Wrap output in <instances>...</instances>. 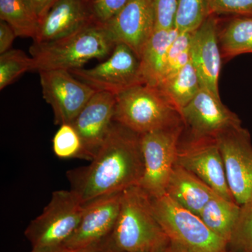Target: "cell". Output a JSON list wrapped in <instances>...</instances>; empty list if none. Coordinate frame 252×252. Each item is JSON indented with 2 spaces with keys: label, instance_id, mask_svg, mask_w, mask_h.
<instances>
[{
  "label": "cell",
  "instance_id": "1f68e13d",
  "mask_svg": "<svg viewBox=\"0 0 252 252\" xmlns=\"http://www.w3.org/2000/svg\"><path fill=\"white\" fill-rule=\"evenodd\" d=\"M38 21H41L59 0H25Z\"/></svg>",
  "mask_w": 252,
  "mask_h": 252
},
{
  "label": "cell",
  "instance_id": "d4e9b609",
  "mask_svg": "<svg viewBox=\"0 0 252 252\" xmlns=\"http://www.w3.org/2000/svg\"><path fill=\"white\" fill-rule=\"evenodd\" d=\"M207 16L206 0H177L175 28L179 32H193Z\"/></svg>",
  "mask_w": 252,
  "mask_h": 252
},
{
  "label": "cell",
  "instance_id": "7c38bea8",
  "mask_svg": "<svg viewBox=\"0 0 252 252\" xmlns=\"http://www.w3.org/2000/svg\"><path fill=\"white\" fill-rule=\"evenodd\" d=\"M180 114L190 138L217 139L225 131L242 125L238 116L225 107L220 97L203 88Z\"/></svg>",
  "mask_w": 252,
  "mask_h": 252
},
{
  "label": "cell",
  "instance_id": "d590c367",
  "mask_svg": "<svg viewBox=\"0 0 252 252\" xmlns=\"http://www.w3.org/2000/svg\"><path fill=\"white\" fill-rule=\"evenodd\" d=\"M66 251H67L66 249L60 247L57 248L44 249V250H33L32 249L31 252H66Z\"/></svg>",
  "mask_w": 252,
  "mask_h": 252
},
{
  "label": "cell",
  "instance_id": "603a6c76",
  "mask_svg": "<svg viewBox=\"0 0 252 252\" xmlns=\"http://www.w3.org/2000/svg\"><path fill=\"white\" fill-rule=\"evenodd\" d=\"M0 18L9 24L17 36L34 39L39 21L25 0H0Z\"/></svg>",
  "mask_w": 252,
  "mask_h": 252
},
{
  "label": "cell",
  "instance_id": "4fadbf2b",
  "mask_svg": "<svg viewBox=\"0 0 252 252\" xmlns=\"http://www.w3.org/2000/svg\"><path fill=\"white\" fill-rule=\"evenodd\" d=\"M122 193L104 195L84 204V211L77 229L63 248L80 250L98 245L107 239L117 222Z\"/></svg>",
  "mask_w": 252,
  "mask_h": 252
},
{
  "label": "cell",
  "instance_id": "e575fe53",
  "mask_svg": "<svg viewBox=\"0 0 252 252\" xmlns=\"http://www.w3.org/2000/svg\"><path fill=\"white\" fill-rule=\"evenodd\" d=\"M102 243H103V242H102ZM102 243H99L98 245H93V246L89 247V248L80 249V250H67L66 252H97Z\"/></svg>",
  "mask_w": 252,
  "mask_h": 252
},
{
  "label": "cell",
  "instance_id": "cb8c5ba5",
  "mask_svg": "<svg viewBox=\"0 0 252 252\" xmlns=\"http://www.w3.org/2000/svg\"><path fill=\"white\" fill-rule=\"evenodd\" d=\"M53 151L59 158H81L89 160L80 135L72 124L60 126L53 138Z\"/></svg>",
  "mask_w": 252,
  "mask_h": 252
},
{
  "label": "cell",
  "instance_id": "9a60e30c",
  "mask_svg": "<svg viewBox=\"0 0 252 252\" xmlns=\"http://www.w3.org/2000/svg\"><path fill=\"white\" fill-rule=\"evenodd\" d=\"M219 18L207 16L192 34L190 62L196 70L201 88L218 97L219 79L221 68L222 55L218 38Z\"/></svg>",
  "mask_w": 252,
  "mask_h": 252
},
{
  "label": "cell",
  "instance_id": "ba28073f",
  "mask_svg": "<svg viewBox=\"0 0 252 252\" xmlns=\"http://www.w3.org/2000/svg\"><path fill=\"white\" fill-rule=\"evenodd\" d=\"M69 72L94 91L116 96L133 86L144 84L140 59L130 47L122 43L116 44L104 62L90 69L80 68Z\"/></svg>",
  "mask_w": 252,
  "mask_h": 252
},
{
  "label": "cell",
  "instance_id": "277c9868",
  "mask_svg": "<svg viewBox=\"0 0 252 252\" xmlns=\"http://www.w3.org/2000/svg\"><path fill=\"white\" fill-rule=\"evenodd\" d=\"M116 98L114 122L138 135L183 123L180 112L158 87L139 84Z\"/></svg>",
  "mask_w": 252,
  "mask_h": 252
},
{
  "label": "cell",
  "instance_id": "ac0fdd59",
  "mask_svg": "<svg viewBox=\"0 0 252 252\" xmlns=\"http://www.w3.org/2000/svg\"><path fill=\"white\" fill-rule=\"evenodd\" d=\"M165 193L181 206L198 215L207 203L218 195L198 177L177 163L170 175Z\"/></svg>",
  "mask_w": 252,
  "mask_h": 252
},
{
  "label": "cell",
  "instance_id": "8fae6325",
  "mask_svg": "<svg viewBox=\"0 0 252 252\" xmlns=\"http://www.w3.org/2000/svg\"><path fill=\"white\" fill-rule=\"evenodd\" d=\"M177 163L198 177L220 196L235 201L217 139L190 138L184 144L181 142Z\"/></svg>",
  "mask_w": 252,
  "mask_h": 252
},
{
  "label": "cell",
  "instance_id": "9c48e42d",
  "mask_svg": "<svg viewBox=\"0 0 252 252\" xmlns=\"http://www.w3.org/2000/svg\"><path fill=\"white\" fill-rule=\"evenodd\" d=\"M223 157L228 187L235 203L243 205L252 196L251 135L240 125L217 137Z\"/></svg>",
  "mask_w": 252,
  "mask_h": 252
},
{
  "label": "cell",
  "instance_id": "4316f807",
  "mask_svg": "<svg viewBox=\"0 0 252 252\" xmlns=\"http://www.w3.org/2000/svg\"><path fill=\"white\" fill-rule=\"evenodd\" d=\"M228 252H252V196L240 205V214L228 244Z\"/></svg>",
  "mask_w": 252,
  "mask_h": 252
},
{
  "label": "cell",
  "instance_id": "d6a6232c",
  "mask_svg": "<svg viewBox=\"0 0 252 252\" xmlns=\"http://www.w3.org/2000/svg\"><path fill=\"white\" fill-rule=\"evenodd\" d=\"M16 33L9 24L4 21L0 22V54L9 51L16 39Z\"/></svg>",
  "mask_w": 252,
  "mask_h": 252
},
{
  "label": "cell",
  "instance_id": "5b68a950",
  "mask_svg": "<svg viewBox=\"0 0 252 252\" xmlns=\"http://www.w3.org/2000/svg\"><path fill=\"white\" fill-rule=\"evenodd\" d=\"M154 215L172 243L187 252H228V243L212 231L198 215L166 193L151 198Z\"/></svg>",
  "mask_w": 252,
  "mask_h": 252
},
{
  "label": "cell",
  "instance_id": "83f0119b",
  "mask_svg": "<svg viewBox=\"0 0 252 252\" xmlns=\"http://www.w3.org/2000/svg\"><path fill=\"white\" fill-rule=\"evenodd\" d=\"M192 34L193 32H179L172 41L167 52L162 81L171 77L190 62Z\"/></svg>",
  "mask_w": 252,
  "mask_h": 252
},
{
  "label": "cell",
  "instance_id": "836d02e7",
  "mask_svg": "<svg viewBox=\"0 0 252 252\" xmlns=\"http://www.w3.org/2000/svg\"><path fill=\"white\" fill-rule=\"evenodd\" d=\"M154 252H187L183 248L177 245V244L172 243L170 240L161 248L158 249Z\"/></svg>",
  "mask_w": 252,
  "mask_h": 252
},
{
  "label": "cell",
  "instance_id": "ffe728a7",
  "mask_svg": "<svg viewBox=\"0 0 252 252\" xmlns=\"http://www.w3.org/2000/svg\"><path fill=\"white\" fill-rule=\"evenodd\" d=\"M218 38L223 59L252 54V17L230 16L223 25L219 19Z\"/></svg>",
  "mask_w": 252,
  "mask_h": 252
},
{
  "label": "cell",
  "instance_id": "7402d4cb",
  "mask_svg": "<svg viewBox=\"0 0 252 252\" xmlns=\"http://www.w3.org/2000/svg\"><path fill=\"white\" fill-rule=\"evenodd\" d=\"M181 113L201 89L200 79L191 62L158 86Z\"/></svg>",
  "mask_w": 252,
  "mask_h": 252
},
{
  "label": "cell",
  "instance_id": "6da1fadb",
  "mask_svg": "<svg viewBox=\"0 0 252 252\" xmlns=\"http://www.w3.org/2000/svg\"><path fill=\"white\" fill-rule=\"evenodd\" d=\"M144 172L140 135L114 122L86 166L69 170L72 190L85 204L139 186Z\"/></svg>",
  "mask_w": 252,
  "mask_h": 252
},
{
  "label": "cell",
  "instance_id": "4dcf8cb0",
  "mask_svg": "<svg viewBox=\"0 0 252 252\" xmlns=\"http://www.w3.org/2000/svg\"><path fill=\"white\" fill-rule=\"evenodd\" d=\"M128 0H88L95 21L106 24L121 9Z\"/></svg>",
  "mask_w": 252,
  "mask_h": 252
},
{
  "label": "cell",
  "instance_id": "2e32d148",
  "mask_svg": "<svg viewBox=\"0 0 252 252\" xmlns=\"http://www.w3.org/2000/svg\"><path fill=\"white\" fill-rule=\"evenodd\" d=\"M116 95L97 91L72 123L80 135L89 161L104 142L114 122Z\"/></svg>",
  "mask_w": 252,
  "mask_h": 252
},
{
  "label": "cell",
  "instance_id": "8992f818",
  "mask_svg": "<svg viewBox=\"0 0 252 252\" xmlns=\"http://www.w3.org/2000/svg\"><path fill=\"white\" fill-rule=\"evenodd\" d=\"M84 204L72 190H56L40 215L32 220L25 235L33 250L63 247L77 229Z\"/></svg>",
  "mask_w": 252,
  "mask_h": 252
},
{
  "label": "cell",
  "instance_id": "3957f363",
  "mask_svg": "<svg viewBox=\"0 0 252 252\" xmlns=\"http://www.w3.org/2000/svg\"><path fill=\"white\" fill-rule=\"evenodd\" d=\"M115 45L106 26L94 22L58 40L33 43L30 49L33 59L32 71L80 69L90 60H102L110 56Z\"/></svg>",
  "mask_w": 252,
  "mask_h": 252
},
{
  "label": "cell",
  "instance_id": "d6986e66",
  "mask_svg": "<svg viewBox=\"0 0 252 252\" xmlns=\"http://www.w3.org/2000/svg\"><path fill=\"white\" fill-rule=\"evenodd\" d=\"M178 34L175 28L154 30L140 59L144 84L158 87L161 82L169 48Z\"/></svg>",
  "mask_w": 252,
  "mask_h": 252
},
{
  "label": "cell",
  "instance_id": "30bf717a",
  "mask_svg": "<svg viewBox=\"0 0 252 252\" xmlns=\"http://www.w3.org/2000/svg\"><path fill=\"white\" fill-rule=\"evenodd\" d=\"M43 97L51 105L56 125L72 124L97 91L67 70L40 72Z\"/></svg>",
  "mask_w": 252,
  "mask_h": 252
},
{
  "label": "cell",
  "instance_id": "e0dca14e",
  "mask_svg": "<svg viewBox=\"0 0 252 252\" xmlns=\"http://www.w3.org/2000/svg\"><path fill=\"white\" fill-rule=\"evenodd\" d=\"M97 22L88 0H59L39 21L34 44L65 37Z\"/></svg>",
  "mask_w": 252,
  "mask_h": 252
},
{
  "label": "cell",
  "instance_id": "f546056e",
  "mask_svg": "<svg viewBox=\"0 0 252 252\" xmlns=\"http://www.w3.org/2000/svg\"><path fill=\"white\" fill-rule=\"evenodd\" d=\"M153 9L155 29L175 28L177 0H151Z\"/></svg>",
  "mask_w": 252,
  "mask_h": 252
},
{
  "label": "cell",
  "instance_id": "7a4b0ae2",
  "mask_svg": "<svg viewBox=\"0 0 252 252\" xmlns=\"http://www.w3.org/2000/svg\"><path fill=\"white\" fill-rule=\"evenodd\" d=\"M154 215L151 197L138 186L122 193L120 210L106 239L114 252H154L168 241Z\"/></svg>",
  "mask_w": 252,
  "mask_h": 252
},
{
  "label": "cell",
  "instance_id": "5bb4252c",
  "mask_svg": "<svg viewBox=\"0 0 252 252\" xmlns=\"http://www.w3.org/2000/svg\"><path fill=\"white\" fill-rule=\"evenodd\" d=\"M104 26L116 44H126L140 59L144 46L155 30L151 0H128Z\"/></svg>",
  "mask_w": 252,
  "mask_h": 252
},
{
  "label": "cell",
  "instance_id": "f1b7e54d",
  "mask_svg": "<svg viewBox=\"0 0 252 252\" xmlns=\"http://www.w3.org/2000/svg\"><path fill=\"white\" fill-rule=\"evenodd\" d=\"M207 16H251L252 0H206Z\"/></svg>",
  "mask_w": 252,
  "mask_h": 252
},
{
  "label": "cell",
  "instance_id": "74e56055",
  "mask_svg": "<svg viewBox=\"0 0 252 252\" xmlns=\"http://www.w3.org/2000/svg\"></svg>",
  "mask_w": 252,
  "mask_h": 252
},
{
  "label": "cell",
  "instance_id": "44dd1931",
  "mask_svg": "<svg viewBox=\"0 0 252 252\" xmlns=\"http://www.w3.org/2000/svg\"><path fill=\"white\" fill-rule=\"evenodd\" d=\"M240 205L216 195L204 207L198 216L213 233L228 244L240 214Z\"/></svg>",
  "mask_w": 252,
  "mask_h": 252
},
{
  "label": "cell",
  "instance_id": "8d00e7d4",
  "mask_svg": "<svg viewBox=\"0 0 252 252\" xmlns=\"http://www.w3.org/2000/svg\"><path fill=\"white\" fill-rule=\"evenodd\" d=\"M97 252H114L113 251L112 249L109 248V245H107V242H106V239L104 240L103 243L100 245L98 250Z\"/></svg>",
  "mask_w": 252,
  "mask_h": 252
},
{
  "label": "cell",
  "instance_id": "484cf974",
  "mask_svg": "<svg viewBox=\"0 0 252 252\" xmlns=\"http://www.w3.org/2000/svg\"><path fill=\"white\" fill-rule=\"evenodd\" d=\"M33 59L18 49H10L0 56V90L12 84L28 71H32Z\"/></svg>",
  "mask_w": 252,
  "mask_h": 252
},
{
  "label": "cell",
  "instance_id": "52a82bcc",
  "mask_svg": "<svg viewBox=\"0 0 252 252\" xmlns=\"http://www.w3.org/2000/svg\"><path fill=\"white\" fill-rule=\"evenodd\" d=\"M185 127L183 122L140 135L144 172L138 187L151 198L166 192Z\"/></svg>",
  "mask_w": 252,
  "mask_h": 252
}]
</instances>
